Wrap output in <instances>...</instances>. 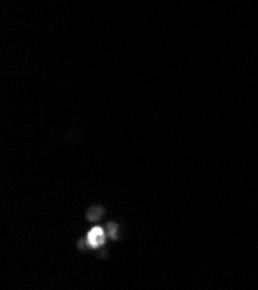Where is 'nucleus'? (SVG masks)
<instances>
[{
    "mask_svg": "<svg viewBox=\"0 0 258 290\" xmlns=\"http://www.w3.org/2000/svg\"><path fill=\"white\" fill-rule=\"evenodd\" d=\"M107 235H108L110 238H113V240L117 238V225L114 222L107 224Z\"/></svg>",
    "mask_w": 258,
    "mask_h": 290,
    "instance_id": "7ed1b4c3",
    "label": "nucleus"
},
{
    "mask_svg": "<svg viewBox=\"0 0 258 290\" xmlns=\"http://www.w3.org/2000/svg\"><path fill=\"white\" fill-rule=\"evenodd\" d=\"M106 233L100 227H94L87 235V244L92 249H98V247L105 244Z\"/></svg>",
    "mask_w": 258,
    "mask_h": 290,
    "instance_id": "f257e3e1",
    "label": "nucleus"
},
{
    "mask_svg": "<svg viewBox=\"0 0 258 290\" xmlns=\"http://www.w3.org/2000/svg\"><path fill=\"white\" fill-rule=\"evenodd\" d=\"M103 215V210L101 207H92L87 212V219L89 221H97L100 220Z\"/></svg>",
    "mask_w": 258,
    "mask_h": 290,
    "instance_id": "f03ea898",
    "label": "nucleus"
}]
</instances>
